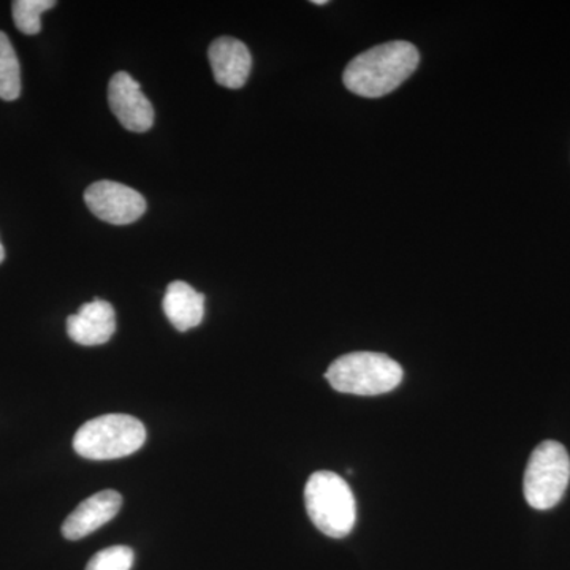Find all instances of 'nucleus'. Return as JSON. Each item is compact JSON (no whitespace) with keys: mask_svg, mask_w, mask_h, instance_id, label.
<instances>
[{"mask_svg":"<svg viewBox=\"0 0 570 570\" xmlns=\"http://www.w3.org/2000/svg\"><path fill=\"white\" fill-rule=\"evenodd\" d=\"M164 313L178 332H189L204 322L205 295L183 281H175L165 291Z\"/></svg>","mask_w":570,"mask_h":570,"instance_id":"11","label":"nucleus"},{"mask_svg":"<svg viewBox=\"0 0 570 570\" xmlns=\"http://www.w3.org/2000/svg\"><path fill=\"white\" fill-rule=\"evenodd\" d=\"M52 7H56L55 0H14L11 3L14 26L26 36H36L41 31V14Z\"/></svg>","mask_w":570,"mask_h":570,"instance_id":"13","label":"nucleus"},{"mask_svg":"<svg viewBox=\"0 0 570 570\" xmlns=\"http://www.w3.org/2000/svg\"><path fill=\"white\" fill-rule=\"evenodd\" d=\"M325 377L336 392L377 396L395 390L403 382L404 371L387 355L354 352L335 360Z\"/></svg>","mask_w":570,"mask_h":570,"instance_id":"2","label":"nucleus"},{"mask_svg":"<svg viewBox=\"0 0 570 570\" xmlns=\"http://www.w3.org/2000/svg\"><path fill=\"white\" fill-rule=\"evenodd\" d=\"M3 258H6V249H3L2 243H0V264H2Z\"/></svg>","mask_w":570,"mask_h":570,"instance_id":"15","label":"nucleus"},{"mask_svg":"<svg viewBox=\"0 0 570 570\" xmlns=\"http://www.w3.org/2000/svg\"><path fill=\"white\" fill-rule=\"evenodd\" d=\"M570 482V459L564 445L546 441L534 449L524 472V498L532 509L549 510L564 497Z\"/></svg>","mask_w":570,"mask_h":570,"instance_id":"5","label":"nucleus"},{"mask_svg":"<svg viewBox=\"0 0 570 570\" xmlns=\"http://www.w3.org/2000/svg\"><path fill=\"white\" fill-rule=\"evenodd\" d=\"M135 560L134 550L126 546H115L94 554L86 570H130Z\"/></svg>","mask_w":570,"mask_h":570,"instance_id":"14","label":"nucleus"},{"mask_svg":"<svg viewBox=\"0 0 570 570\" xmlns=\"http://www.w3.org/2000/svg\"><path fill=\"white\" fill-rule=\"evenodd\" d=\"M122 508V497L115 490H104L85 499L62 524V535L67 540H80L105 527L118 515Z\"/></svg>","mask_w":570,"mask_h":570,"instance_id":"8","label":"nucleus"},{"mask_svg":"<svg viewBox=\"0 0 570 570\" xmlns=\"http://www.w3.org/2000/svg\"><path fill=\"white\" fill-rule=\"evenodd\" d=\"M85 202L94 216L112 225L132 224L146 212L141 194L126 184L97 181L86 189Z\"/></svg>","mask_w":570,"mask_h":570,"instance_id":"6","label":"nucleus"},{"mask_svg":"<svg viewBox=\"0 0 570 570\" xmlns=\"http://www.w3.org/2000/svg\"><path fill=\"white\" fill-rule=\"evenodd\" d=\"M307 515L318 531L343 539L354 530L356 504L346 480L335 472H314L305 489Z\"/></svg>","mask_w":570,"mask_h":570,"instance_id":"3","label":"nucleus"},{"mask_svg":"<svg viewBox=\"0 0 570 570\" xmlns=\"http://www.w3.org/2000/svg\"><path fill=\"white\" fill-rule=\"evenodd\" d=\"M313 3H316V6H326L328 2H326V0H314Z\"/></svg>","mask_w":570,"mask_h":570,"instance_id":"16","label":"nucleus"},{"mask_svg":"<svg viewBox=\"0 0 570 570\" xmlns=\"http://www.w3.org/2000/svg\"><path fill=\"white\" fill-rule=\"evenodd\" d=\"M115 332V309L105 299L94 298L67 318V333L80 346H102L111 340Z\"/></svg>","mask_w":570,"mask_h":570,"instance_id":"9","label":"nucleus"},{"mask_svg":"<svg viewBox=\"0 0 570 570\" xmlns=\"http://www.w3.org/2000/svg\"><path fill=\"white\" fill-rule=\"evenodd\" d=\"M21 96V67L6 32L0 31V99L11 102Z\"/></svg>","mask_w":570,"mask_h":570,"instance_id":"12","label":"nucleus"},{"mask_svg":"<svg viewBox=\"0 0 570 570\" xmlns=\"http://www.w3.org/2000/svg\"><path fill=\"white\" fill-rule=\"evenodd\" d=\"M214 80L228 89H239L246 85L253 69V56L243 41L232 37L214 40L208 51Z\"/></svg>","mask_w":570,"mask_h":570,"instance_id":"10","label":"nucleus"},{"mask_svg":"<svg viewBox=\"0 0 570 570\" xmlns=\"http://www.w3.org/2000/svg\"><path fill=\"white\" fill-rule=\"evenodd\" d=\"M108 104L112 115L118 118L124 129L142 134L151 129L154 108L148 97L142 94L140 85L126 71L112 75L108 85Z\"/></svg>","mask_w":570,"mask_h":570,"instance_id":"7","label":"nucleus"},{"mask_svg":"<svg viewBox=\"0 0 570 570\" xmlns=\"http://www.w3.org/2000/svg\"><path fill=\"white\" fill-rule=\"evenodd\" d=\"M146 441V428L127 414H107L89 420L77 431L73 449L86 460L107 461L132 455Z\"/></svg>","mask_w":570,"mask_h":570,"instance_id":"4","label":"nucleus"},{"mask_svg":"<svg viewBox=\"0 0 570 570\" xmlns=\"http://www.w3.org/2000/svg\"><path fill=\"white\" fill-rule=\"evenodd\" d=\"M417 48L409 41H389L356 56L344 70V85L355 96L377 99L395 91L414 73Z\"/></svg>","mask_w":570,"mask_h":570,"instance_id":"1","label":"nucleus"}]
</instances>
